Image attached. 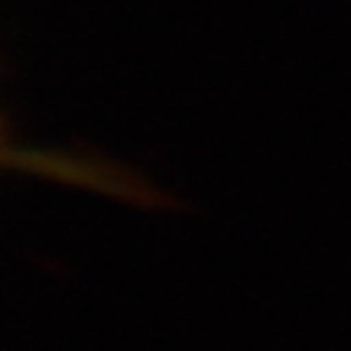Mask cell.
I'll list each match as a JSON object with an SVG mask.
<instances>
[{
  "mask_svg": "<svg viewBox=\"0 0 351 351\" xmlns=\"http://www.w3.org/2000/svg\"><path fill=\"white\" fill-rule=\"evenodd\" d=\"M3 163L20 173L49 179L59 186L121 199L140 208H176V199L166 195L163 189L153 182L150 176H143L134 166L114 160L108 153L72 143V147H13L7 140L3 147Z\"/></svg>",
  "mask_w": 351,
  "mask_h": 351,
  "instance_id": "1",
  "label": "cell"
}]
</instances>
